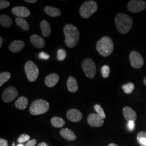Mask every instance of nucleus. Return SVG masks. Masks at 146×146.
<instances>
[{"mask_svg":"<svg viewBox=\"0 0 146 146\" xmlns=\"http://www.w3.org/2000/svg\"><path fill=\"white\" fill-rule=\"evenodd\" d=\"M18 91L15 87H9L3 91L2 98L4 102L6 103H10L15 99L18 96Z\"/></svg>","mask_w":146,"mask_h":146,"instance_id":"9d476101","label":"nucleus"},{"mask_svg":"<svg viewBox=\"0 0 146 146\" xmlns=\"http://www.w3.org/2000/svg\"><path fill=\"white\" fill-rule=\"evenodd\" d=\"M27 78L30 82H34L38 78L39 70L36 64L31 61H27L25 66Z\"/></svg>","mask_w":146,"mask_h":146,"instance_id":"423d86ee","label":"nucleus"},{"mask_svg":"<svg viewBox=\"0 0 146 146\" xmlns=\"http://www.w3.org/2000/svg\"><path fill=\"white\" fill-rule=\"evenodd\" d=\"M135 121H131L128 122V128L129 131H133L135 128Z\"/></svg>","mask_w":146,"mask_h":146,"instance_id":"f704fd0d","label":"nucleus"},{"mask_svg":"<svg viewBox=\"0 0 146 146\" xmlns=\"http://www.w3.org/2000/svg\"><path fill=\"white\" fill-rule=\"evenodd\" d=\"M37 146H48V145H47V143H46V142H41V143H40Z\"/></svg>","mask_w":146,"mask_h":146,"instance_id":"58836bf2","label":"nucleus"},{"mask_svg":"<svg viewBox=\"0 0 146 146\" xmlns=\"http://www.w3.org/2000/svg\"><path fill=\"white\" fill-rule=\"evenodd\" d=\"M60 135L66 140L68 141H75L76 140V136L73 131L68 128H63L60 131Z\"/></svg>","mask_w":146,"mask_h":146,"instance_id":"a211bd4d","label":"nucleus"},{"mask_svg":"<svg viewBox=\"0 0 146 146\" xmlns=\"http://www.w3.org/2000/svg\"><path fill=\"white\" fill-rule=\"evenodd\" d=\"M38 58L42 60H48L50 58V55L45 52H40L38 55Z\"/></svg>","mask_w":146,"mask_h":146,"instance_id":"72a5a7b5","label":"nucleus"},{"mask_svg":"<svg viewBox=\"0 0 146 146\" xmlns=\"http://www.w3.org/2000/svg\"><path fill=\"white\" fill-rule=\"evenodd\" d=\"M131 66L134 68L140 69L144 64V60L141 54L136 51H132L129 55Z\"/></svg>","mask_w":146,"mask_h":146,"instance_id":"1a4fd4ad","label":"nucleus"},{"mask_svg":"<svg viewBox=\"0 0 146 146\" xmlns=\"http://www.w3.org/2000/svg\"><path fill=\"white\" fill-rule=\"evenodd\" d=\"M123 114L125 120L128 122L133 121H135L137 119V114L135 111L130 107L127 106L123 109Z\"/></svg>","mask_w":146,"mask_h":146,"instance_id":"2eb2a0df","label":"nucleus"},{"mask_svg":"<svg viewBox=\"0 0 146 146\" xmlns=\"http://www.w3.org/2000/svg\"><path fill=\"white\" fill-rule=\"evenodd\" d=\"M15 21L17 25L21 29L24 31H28L29 30V26L27 21L24 19V18L16 17Z\"/></svg>","mask_w":146,"mask_h":146,"instance_id":"b1692460","label":"nucleus"},{"mask_svg":"<svg viewBox=\"0 0 146 146\" xmlns=\"http://www.w3.org/2000/svg\"><path fill=\"white\" fill-rule=\"evenodd\" d=\"M89 125L94 127H100L104 125V121L98 114H90L87 118Z\"/></svg>","mask_w":146,"mask_h":146,"instance_id":"9b49d317","label":"nucleus"},{"mask_svg":"<svg viewBox=\"0 0 146 146\" xmlns=\"http://www.w3.org/2000/svg\"><path fill=\"white\" fill-rule=\"evenodd\" d=\"M122 89L125 94H131V93H132L133 91L135 89V86L134 84L130 82V83L123 85Z\"/></svg>","mask_w":146,"mask_h":146,"instance_id":"cd10ccee","label":"nucleus"},{"mask_svg":"<svg viewBox=\"0 0 146 146\" xmlns=\"http://www.w3.org/2000/svg\"><path fill=\"white\" fill-rule=\"evenodd\" d=\"M3 43V40L2 37H0V47H2Z\"/></svg>","mask_w":146,"mask_h":146,"instance_id":"ea45409f","label":"nucleus"},{"mask_svg":"<svg viewBox=\"0 0 146 146\" xmlns=\"http://www.w3.org/2000/svg\"><path fill=\"white\" fill-rule=\"evenodd\" d=\"M37 141L36 139H33L32 140L28 141L26 145V146H35L36 144Z\"/></svg>","mask_w":146,"mask_h":146,"instance_id":"c9c22d12","label":"nucleus"},{"mask_svg":"<svg viewBox=\"0 0 146 146\" xmlns=\"http://www.w3.org/2000/svg\"><path fill=\"white\" fill-rule=\"evenodd\" d=\"M67 87L68 91L71 93H76L78 89L77 80L73 76H70L67 81Z\"/></svg>","mask_w":146,"mask_h":146,"instance_id":"6ab92c4d","label":"nucleus"},{"mask_svg":"<svg viewBox=\"0 0 146 146\" xmlns=\"http://www.w3.org/2000/svg\"><path fill=\"white\" fill-rule=\"evenodd\" d=\"M94 110L96 111L97 114L99 115L102 119H106V114L104 113V110L100 104H95L94 106Z\"/></svg>","mask_w":146,"mask_h":146,"instance_id":"c85d7f7f","label":"nucleus"},{"mask_svg":"<svg viewBox=\"0 0 146 146\" xmlns=\"http://www.w3.org/2000/svg\"><path fill=\"white\" fill-rule=\"evenodd\" d=\"M82 68L86 76L89 78H95L96 73V67L94 61L91 58H86L82 63Z\"/></svg>","mask_w":146,"mask_h":146,"instance_id":"0eeeda50","label":"nucleus"},{"mask_svg":"<svg viewBox=\"0 0 146 146\" xmlns=\"http://www.w3.org/2000/svg\"><path fill=\"white\" fill-rule=\"evenodd\" d=\"M0 146H8V141L2 138L0 139Z\"/></svg>","mask_w":146,"mask_h":146,"instance_id":"e433bc0d","label":"nucleus"},{"mask_svg":"<svg viewBox=\"0 0 146 146\" xmlns=\"http://www.w3.org/2000/svg\"><path fill=\"white\" fill-rule=\"evenodd\" d=\"M127 8L131 13H137L146 9V2L142 0H131L128 2Z\"/></svg>","mask_w":146,"mask_h":146,"instance_id":"6e6552de","label":"nucleus"},{"mask_svg":"<svg viewBox=\"0 0 146 146\" xmlns=\"http://www.w3.org/2000/svg\"><path fill=\"white\" fill-rule=\"evenodd\" d=\"M31 139L30 136L27 135V134H22L17 139V141L20 143H23V142H25L26 141H28Z\"/></svg>","mask_w":146,"mask_h":146,"instance_id":"2f4dec72","label":"nucleus"},{"mask_svg":"<svg viewBox=\"0 0 146 146\" xmlns=\"http://www.w3.org/2000/svg\"><path fill=\"white\" fill-rule=\"evenodd\" d=\"M25 1L29 3H35L37 2V0H25Z\"/></svg>","mask_w":146,"mask_h":146,"instance_id":"4c0bfd02","label":"nucleus"},{"mask_svg":"<svg viewBox=\"0 0 146 146\" xmlns=\"http://www.w3.org/2000/svg\"><path fill=\"white\" fill-rule=\"evenodd\" d=\"M66 56H67V52L65 50L63 49H60L58 50L57 58L58 61H62L66 58Z\"/></svg>","mask_w":146,"mask_h":146,"instance_id":"7c9ffc66","label":"nucleus"},{"mask_svg":"<svg viewBox=\"0 0 146 146\" xmlns=\"http://www.w3.org/2000/svg\"><path fill=\"white\" fill-rule=\"evenodd\" d=\"M12 13L17 17L25 18L29 17L31 15V11L25 7L18 6L12 9Z\"/></svg>","mask_w":146,"mask_h":146,"instance_id":"f8f14e48","label":"nucleus"},{"mask_svg":"<svg viewBox=\"0 0 146 146\" xmlns=\"http://www.w3.org/2000/svg\"><path fill=\"white\" fill-rule=\"evenodd\" d=\"M116 26L118 31L121 34H125L131 31L133 25V19L125 14L119 13L115 18Z\"/></svg>","mask_w":146,"mask_h":146,"instance_id":"f03ea898","label":"nucleus"},{"mask_svg":"<svg viewBox=\"0 0 146 146\" xmlns=\"http://www.w3.org/2000/svg\"><path fill=\"white\" fill-rule=\"evenodd\" d=\"M14 145H15V144H14V142H13V146H14Z\"/></svg>","mask_w":146,"mask_h":146,"instance_id":"c03bdc74","label":"nucleus"},{"mask_svg":"<svg viewBox=\"0 0 146 146\" xmlns=\"http://www.w3.org/2000/svg\"><path fill=\"white\" fill-rule=\"evenodd\" d=\"M44 11L48 15L52 17H58L61 14V11L60 9L50 6L45 7Z\"/></svg>","mask_w":146,"mask_h":146,"instance_id":"412c9836","label":"nucleus"},{"mask_svg":"<svg viewBox=\"0 0 146 146\" xmlns=\"http://www.w3.org/2000/svg\"><path fill=\"white\" fill-rule=\"evenodd\" d=\"M59 81V76L57 74L52 73L48 75L45 78V84L49 88L54 87Z\"/></svg>","mask_w":146,"mask_h":146,"instance_id":"dca6fc26","label":"nucleus"},{"mask_svg":"<svg viewBox=\"0 0 146 146\" xmlns=\"http://www.w3.org/2000/svg\"><path fill=\"white\" fill-rule=\"evenodd\" d=\"M25 47V43L21 40H15L11 42L9 46V50L11 52H19Z\"/></svg>","mask_w":146,"mask_h":146,"instance_id":"f3484780","label":"nucleus"},{"mask_svg":"<svg viewBox=\"0 0 146 146\" xmlns=\"http://www.w3.org/2000/svg\"><path fill=\"white\" fill-rule=\"evenodd\" d=\"M42 35L44 37H48L51 34V27L49 22L46 20L41 21L40 24Z\"/></svg>","mask_w":146,"mask_h":146,"instance_id":"aec40b11","label":"nucleus"},{"mask_svg":"<svg viewBox=\"0 0 146 146\" xmlns=\"http://www.w3.org/2000/svg\"><path fill=\"white\" fill-rule=\"evenodd\" d=\"M30 40L31 44L37 48L41 49L45 46L46 42L43 38L36 34L32 35L30 38Z\"/></svg>","mask_w":146,"mask_h":146,"instance_id":"4468645a","label":"nucleus"},{"mask_svg":"<svg viewBox=\"0 0 146 146\" xmlns=\"http://www.w3.org/2000/svg\"><path fill=\"white\" fill-rule=\"evenodd\" d=\"M51 123L55 128H62L65 125V121L60 117L54 116L51 119Z\"/></svg>","mask_w":146,"mask_h":146,"instance_id":"393cba45","label":"nucleus"},{"mask_svg":"<svg viewBox=\"0 0 146 146\" xmlns=\"http://www.w3.org/2000/svg\"><path fill=\"white\" fill-rule=\"evenodd\" d=\"M96 47L101 56L108 57L113 52L114 44L110 37L104 36L97 42Z\"/></svg>","mask_w":146,"mask_h":146,"instance_id":"7ed1b4c3","label":"nucleus"},{"mask_svg":"<svg viewBox=\"0 0 146 146\" xmlns=\"http://www.w3.org/2000/svg\"><path fill=\"white\" fill-rule=\"evenodd\" d=\"M28 105V100L25 96H21L17 100L15 103L16 107L20 110H25Z\"/></svg>","mask_w":146,"mask_h":146,"instance_id":"4be33fe9","label":"nucleus"},{"mask_svg":"<svg viewBox=\"0 0 146 146\" xmlns=\"http://www.w3.org/2000/svg\"><path fill=\"white\" fill-rule=\"evenodd\" d=\"M110 67L107 65H104L101 69V73H102V77L104 78H108L110 76Z\"/></svg>","mask_w":146,"mask_h":146,"instance_id":"c756f323","label":"nucleus"},{"mask_svg":"<svg viewBox=\"0 0 146 146\" xmlns=\"http://www.w3.org/2000/svg\"><path fill=\"white\" fill-rule=\"evenodd\" d=\"M67 117L68 120L73 122H78L82 120L83 115L81 111L75 109L69 110L67 113Z\"/></svg>","mask_w":146,"mask_h":146,"instance_id":"ddd939ff","label":"nucleus"},{"mask_svg":"<svg viewBox=\"0 0 146 146\" xmlns=\"http://www.w3.org/2000/svg\"><path fill=\"white\" fill-rule=\"evenodd\" d=\"M137 141L140 146H146V132L140 131L137 135Z\"/></svg>","mask_w":146,"mask_h":146,"instance_id":"a878e982","label":"nucleus"},{"mask_svg":"<svg viewBox=\"0 0 146 146\" xmlns=\"http://www.w3.org/2000/svg\"><path fill=\"white\" fill-rule=\"evenodd\" d=\"M0 25L5 28H9L13 25V21L9 16L2 14L0 16Z\"/></svg>","mask_w":146,"mask_h":146,"instance_id":"5701e85b","label":"nucleus"},{"mask_svg":"<svg viewBox=\"0 0 146 146\" xmlns=\"http://www.w3.org/2000/svg\"><path fill=\"white\" fill-rule=\"evenodd\" d=\"M49 109V104L46 100L38 99L31 104L29 111L31 115H41L47 113Z\"/></svg>","mask_w":146,"mask_h":146,"instance_id":"20e7f679","label":"nucleus"},{"mask_svg":"<svg viewBox=\"0 0 146 146\" xmlns=\"http://www.w3.org/2000/svg\"><path fill=\"white\" fill-rule=\"evenodd\" d=\"M108 146H118L117 145H116V144H115V143H110V144Z\"/></svg>","mask_w":146,"mask_h":146,"instance_id":"a19ab883","label":"nucleus"},{"mask_svg":"<svg viewBox=\"0 0 146 146\" xmlns=\"http://www.w3.org/2000/svg\"><path fill=\"white\" fill-rule=\"evenodd\" d=\"M63 32L65 36V43L69 48H73L78 43L80 32L78 29L72 24H67L64 27Z\"/></svg>","mask_w":146,"mask_h":146,"instance_id":"f257e3e1","label":"nucleus"},{"mask_svg":"<svg viewBox=\"0 0 146 146\" xmlns=\"http://www.w3.org/2000/svg\"><path fill=\"white\" fill-rule=\"evenodd\" d=\"M17 146H24L23 145H17Z\"/></svg>","mask_w":146,"mask_h":146,"instance_id":"37998d69","label":"nucleus"},{"mask_svg":"<svg viewBox=\"0 0 146 146\" xmlns=\"http://www.w3.org/2000/svg\"><path fill=\"white\" fill-rule=\"evenodd\" d=\"M143 84H144L145 86H146V77L143 80Z\"/></svg>","mask_w":146,"mask_h":146,"instance_id":"79ce46f5","label":"nucleus"},{"mask_svg":"<svg viewBox=\"0 0 146 146\" xmlns=\"http://www.w3.org/2000/svg\"><path fill=\"white\" fill-rule=\"evenodd\" d=\"M10 5V2L6 0H1L0 1V9H3L8 8Z\"/></svg>","mask_w":146,"mask_h":146,"instance_id":"473e14b6","label":"nucleus"},{"mask_svg":"<svg viewBox=\"0 0 146 146\" xmlns=\"http://www.w3.org/2000/svg\"><path fill=\"white\" fill-rule=\"evenodd\" d=\"M11 77V74L9 72H3L0 74V87H2L5 82H7Z\"/></svg>","mask_w":146,"mask_h":146,"instance_id":"bb28decb","label":"nucleus"},{"mask_svg":"<svg viewBox=\"0 0 146 146\" xmlns=\"http://www.w3.org/2000/svg\"><path fill=\"white\" fill-rule=\"evenodd\" d=\"M98 9V6L96 1H88L81 5L80 8V14L84 19L89 18Z\"/></svg>","mask_w":146,"mask_h":146,"instance_id":"39448f33","label":"nucleus"}]
</instances>
